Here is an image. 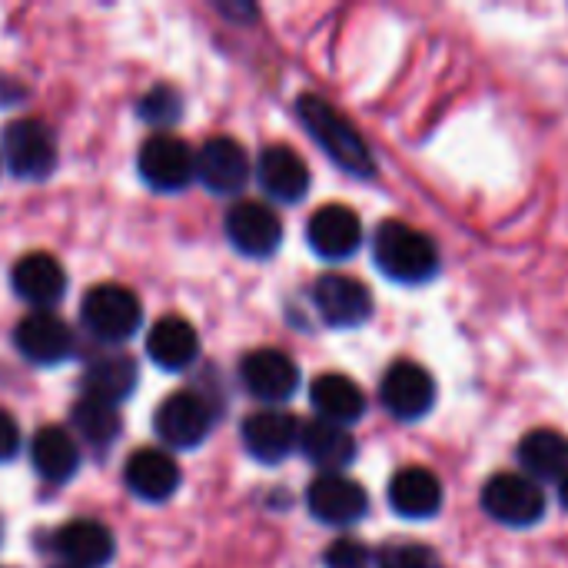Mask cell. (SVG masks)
Segmentation results:
<instances>
[{"label": "cell", "mask_w": 568, "mask_h": 568, "mask_svg": "<svg viewBox=\"0 0 568 568\" xmlns=\"http://www.w3.org/2000/svg\"><path fill=\"white\" fill-rule=\"evenodd\" d=\"M140 120H146L150 126H170L183 116V97L176 87L170 83H156L153 90H146L136 103Z\"/></svg>", "instance_id": "cell-29"}, {"label": "cell", "mask_w": 568, "mask_h": 568, "mask_svg": "<svg viewBox=\"0 0 568 568\" xmlns=\"http://www.w3.org/2000/svg\"><path fill=\"white\" fill-rule=\"evenodd\" d=\"M156 436L170 449H196L210 429H213V413L203 396L196 393H173L153 416Z\"/></svg>", "instance_id": "cell-9"}, {"label": "cell", "mask_w": 568, "mask_h": 568, "mask_svg": "<svg viewBox=\"0 0 568 568\" xmlns=\"http://www.w3.org/2000/svg\"><path fill=\"white\" fill-rule=\"evenodd\" d=\"M226 236H230L236 253L253 256V260H266L283 243V223L266 203L240 200L226 213Z\"/></svg>", "instance_id": "cell-8"}, {"label": "cell", "mask_w": 568, "mask_h": 568, "mask_svg": "<svg viewBox=\"0 0 568 568\" xmlns=\"http://www.w3.org/2000/svg\"><path fill=\"white\" fill-rule=\"evenodd\" d=\"M3 163L20 180H47L57 166V140L40 120H13L0 136Z\"/></svg>", "instance_id": "cell-4"}, {"label": "cell", "mask_w": 568, "mask_h": 568, "mask_svg": "<svg viewBox=\"0 0 568 568\" xmlns=\"http://www.w3.org/2000/svg\"><path fill=\"white\" fill-rule=\"evenodd\" d=\"M483 509L499 526L529 529L546 516V496H542L539 483H532L529 476L503 473L483 486Z\"/></svg>", "instance_id": "cell-5"}, {"label": "cell", "mask_w": 568, "mask_h": 568, "mask_svg": "<svg viewBox=\"0 0 568 568\" xmlns=\"http://www.w3.org/2000/svg\"><path fill=\"white\" fill-rule=\"evenodd\" d=\"M150 359L166 373H183L200 356V336L183 316H163L146 336Z\"/></svg>", "instance_id": "cell-23"}, {"label": "cell", "mask_w": 568, "mask_h": 568, "mask_svg": "<svg viewBox=\"0 0 568 568\" xmlns=\"http://www.w3.org/2000/svg\"><path fill=\"white\" fill-rule=\"evenodd\" d=\"M373 260L389 280L406 286L426 283L439 273V250L433 240L399 220L379 223L373 236Z\"/></svg>", "instance_id": "cell-2"}, {"label": "cell", "mask_w": 568, "mask_h": 568, "mask_svg": "<svg viewBox=\"0 0 568 568\" xmlns=\"http://www.w3.org/2000/svg\"><path fill=\"white\" fill-rule=\"evenodd\" d=\"M306 240H310L316 256H323L329 263H339V260H349L359 250L363 223H359L356 210H349L343 203H329V206H320L310 216Z\"/></svg>", "instance_id": "cell-14"}, {"label": "cell", "mask_w": 568, "mask_h": 568, "mask_svg": "<svg viewBox=\"0 0 568 568\" xmlns=\"http://www.w3.org/2000/svg\"><path fill=\"white\" fill-rule=\"evenodd\" d=\"M57 568H77V566H67V562H63V566H57Z\"/></svg>", "instance_id": "cell-34"}, {"label": "cell", "mask_w": 568, "mask_h": 568, "mask_svg": "<svg viewBox=\"0 0 568 568\" xmlns=\"http://www.w3.org/2000/svg\"><path fill=\"white\" fill-rule=\"evenodd\" d=\"M243 446L260 463H283L300 446V423L283 409H263L246 416Z\"/></svg>", "instance_id": "cell-16"}, {"label": "cell", "mask_w": 568, "mask_h": 568, "mask_svg": "<svg viewBox=\"0 0 568 568\" xmlns=\"http://www.w3.org/2000/svg\"><path fill=\"white\" fill-rule=\"evenodd\" d=\"M80 320L100 343H126L140 329L143 306L133 290L120 283H103L83 296Z\"/></svg>", "instance_id": "cell-3"}, {"label": "cell", "mask_w": 568, "mask_h": 568, "mask_svg": "<svg viewBox=\"0 0 568 568\" xmlns=\"http://www.w3.org/2000/svg\"><path fill=\"white\" fill-rule=\"evenodd\" d=\"M379 399L393 419L416 423V419L429 416V409L436 406V383L419 363L399 359L386 369L383 386H379Z\"/></svg>", "instance_id": "cell-7"}, {"label": "cell", "mask_w": 568, "mask_h": 568, "mask_svg": "<svg viewBox=\"0 0 568 568\" xmlns=\"http://www.w3.org/2000/svg\"><path fill=\"white\" fill-rule=\"evenodd\" d=\"M379 568H443L439 556L423 546V542H393L386 549H379L376 556Z\"/></svg>", "instance_id": "cell-30"}, {"label": "cell", "mask_w": 568, "mask_h": 568, "mask_svg": "<svg viewBox=\"0 0 568 568\" xmlns=\"http://www.w3.org/2000/svg\"><path fill=\"white\" fill-rule=\"evenodd\" d=\"M10 283H13V293L37 310L57 306L67 293V273L50 253L20 256L13 273H10Z\"/></svg>", "instance_id": "cell-18"}, {"label": "cell", "mask_w": 568, "mask_h": 568, "mask_svg": "<svg viewBox=\"0 0 568 568\" xmlns=\"http://www.w3.org/2000/svg\"><path fill=\"white\" fill-rule=\"evenodd\" d=\"M196 176L213 193H240L250 180V156L233 136H213L196 153Z\"/></svg>", "instance_id": "cell-15"}, {"label": "cell", "mask_w": 568, "mask_h": 568, "mask_svg": "<svg viewBox=\"0 0 568 568\" xmlns=\"http://www.w3.org/2000/svg\"><path fill=\"white\" fill-rule=\"evenodd\" d=\"M389 506L403 519H433L443 509V483L426 466H406L389 483Z\"/></svg>", "instance_id": "cell-20"}, {"label": "cell", "mask_w": 568, "mask_h": 568, "mask_svg": "<svg viewBox=\"0 0 568 568\" xmlns=\"http://www.w3.org/2000/svg\"><path fill=\"white\" fill-rule=\"evenodd\" d=\"M20 453V429L10 413L0 409V463L13 459Z\"/></svg>", "instance_id": "cell-32"}, {"label": "cell", "mask_w": 568, "mask_h": 568, "mask_svg": "<svg viewBox=\"0 0 568 568\" xmlns=\"http://www.w3.org/2000/svg\"><path fill=\"white\" fill-rule=\"evenodd\" d=\"M126 489L143 503H166L180 489V466L170 453L140 449L126 463Z\"/></svg>", "instance_id": "cell-22"}, {"label": "cell", "mask_w": 568, "mask_h": 568, "mask_svg": "<svg viewBox=\"0 0 568 568\" xmlns=\"http://www.w3.org/2000/svg\"><path fill=\"white\" fill-rule=\"evenodd\" d=\"M373 552L359 539H336L326 549V568H373Z\"/></svg>", "instance_id": "cell-31"}, {"label": "cell", "mask_w": 568, "mask_h": 568, "mask_svg": "<svg viewBox=\"0 0 568 568\" xmlns=\"http://www.w3.org/2000/svg\"><path fill=\"white\" fill-rule=\"evenodd\" d=\"M256 176H260V186L280 203H300L310 190V166L286 143H273L260 153Z\"/></svg>", "instance_id": "cell-17"}, {"label": "cell", "mask_w": 568, "mask_h": 568, "mask_svg": "<svg viewBox=\"0 0 568 568\" xmlns=\"http://www.w3.org/2000/svg\"><path fill=\"white\" fill-rule=\"evenodd\" d=\"M559 499H562V506L568 509V473L559 479Z\"/></svg>", "instance_id": "cell-33"}, {"label": "cell", "mask_w": 568, "mask_h": 568, "mask_svg": "<svg viewBox=\"0 0 568 568\" xmlns=\"http://www.w3.org/2000/svg\"><path fill=\"white\" fill-rule=\"evenodd\" d=\"M300 449L323 473H339V469L353 466V459H356L353 433L346 426H333V423H323V419H313V423L300 426Z\"/></svg>", "instance_id": "cell-25"}, {"label": "cell", "mask_w": 568, "mask_h": 568, "mask_svg": "<svg viewBox=\"0 0 568 568\" xmlns=\"http://www.w3.org/2000/svg\"><path fill=\"white\" fill-rule=\"evenodd\" d=\"M526 476L532 483L539 479H562L568 473V439L556 429H532L523 436L519 449H516Z\"/></svg>", "instance_id": "cell-27"}, {"label": "cell", "mask_w": 568, "mask_h": 568, "mask_svg": "<svg viewBox=\"0 0 568 568\" xmlns=\"http://www.w3.org/2000/svg\"><path fill=\"white\" fill-rule=\"evenodd\" d=\"M310 403L320 413L323 423L333 426H353L366 413V393L343 373H323L310 386Z\"/></svg>", "instance_id": "cell-21"}, {"label": "cell", "mask_w": 568, "mask_h": 568, "mask_svg": "<svg viewBox=\"0 0 568 568\" xmlns=\"http://www.w3.org/2000/svg\"><path fill=\"white\" fill-rule=\"evenodd\" d=\"M313 303H316V313L323 316V323H329L336 329L363 326L373 313L369 290L356 276H346V273L320 276L313 286Z\"/></svg>", "instance_id": "cell-11"}, {"label": "cell", "mask_w": 568, "mask_h": 568, "mask_svg": "<svg viewBox=\"0 0 568 568\" xmlns=\"http://www.w3.org/2000/svg\"><path fill=\"white\" fill-rule=\"evenodd\" d=\"M53 549L60 552V559L67 566L77 568H103L113 559V552H116L113 532L103 523H97V519H73V523H67L57 532Z\"/></svg>", "instance_id": "cell-19"}, {"label": "cell", "mask_w": 568, "mask_h": 568, "mask_svg": "<svg viewBox=\"0 0 568 568\" xmlns=\"http://www.w3.org/2000/svg\"><path fill=\"white\" fill-rule=\"evenodd\" d=\"M136 389V363L123 353H100L83 369V396L120 406Z\"/></svg>", "instance_id": "cell-24"}, {"label": "cell", "mask_w": 568, "mask_h": 568, "mask_svg": "<svg viewBox=\"0 0 568 568\" xmlns=\"http://www.w3.org/2000/svg\"><path fill=\"white\" fill-rule=\"evenodd\" d=\"M30 463L47 483H67L80 469L77 439L60 426H43L30 439Z\"/></svg>", "instance_id": "cell-26"}, {"label": "cell", "mask_w": 568, "mask_h": 568, "mask_svg": "<svg viewBox=\"0 0 568 568\" xmlns=\"http://www.w3.org/2000/svg\"><path fill=\"white\" fill-rule=\"evenodd\" d=\"M13 346L23 359H30L37 366H57L73 356V333L60 316L37 310L17 323Z\"/></svg>", "instance_id": "cell-13"}, {"label": "cell", "mask_w": 568, "mask_h": 568, "mask_svg": "<svg viewBox=\"0 0 568 568\" xmlns=\"http://www.w3.org/2000/svg\"><path fill=\"white\" fill-rule=\"evenodd\" d=\"M296 113H300L303 126L313 133V140L326 150V156L339 170H346L353 176H363V180L376 173V163H373V153H369L366 140L359 136V130L329 100H323L316 93H303L296 100Z\"/></svg>", "instance_id": "cell-1"}, {"label": "cell", "mask_w": 568, "mask_h": 568, "mask_svg": "<svg viewBox=\"0 0 568 568\" xmlns=\"http://www.w3.org/2000/svg\"><path fill=\"white\" fill-rule=\"evenodd\" d=\"M306 506L320 523L343 529V526H356L369 513V496L356 479L343 473H323L320 479H313L306 493Z\"/></svg>", "instance_id": "cell-10"}, {"label": "cell", "mask_w": 568, "mask_h": 568, "mask_svg": "<svg viewBox=\"0 0 568 568\" xmlns=\"http://www.w3.org/2000/svg\"><path fill=\"white\" fill-rule=\"evenodd\" d=\"M136 166L153 190L176 193L196 176V153L173 133H153L143 140Z\"/></svg>", "instance_id": "cell-6"}, {"label": "cell", "mask_w": 568, "mask_h": 568, "mask_svg": "<svg viewBox=\"0 0 568 568\" xmlns=\"http://www.w3.org/2000/svg\"><path fill=\"white\" fill-rule=\"evenodd\" d=\"M70 423L73 429L80 433L83 443L97 446V449H106L116 443L120 436V413L116 406H106V403H97V399H77V406L70 409Z\"/></svg>", "instance_id": "cell-28"}, {"label": "cell", "mask_w": 568, "mask_h": 568, "mask_svg": "<svg viewBox=\"0 0 568 568\" xmlns=\"http://www.w3.org/2000/svg\"><path fill=\"white\" fill-rule=\"evenodd\" d=\"M240 379L250 396L276 406L286 403L300 389V369L296 363L280 349H253L240 359Z\"/></svg>", "instance_id": "cell-12"}]
</instances>
